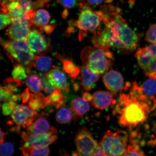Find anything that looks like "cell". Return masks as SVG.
<instances>
[{
    "label": "cell",
    "mask_w": 156,
    "mask_h": 156,
    "mask_svg": "<svg viewBox=\"0 0 156 156\" xmlns=\"http://www.w3.org/2000/svg\"><path fill=\"white\" fill-rule=\"evenodd\" d=\"M121 90L118 102L113 111L121 126L131 129L142 123L147 115L156 107V99L144 93L141 86L134 82L126 83Z\"/></svg>",
    "instance_id": "1"
},
{
    "label": "cell",
    "mask_w": 156,
    "mask_h": 156,
    "mask_svg": "<svg viewBox=\"0 0 156 156\" xmlns=\"http://www.w3.org/2000/svg\"><path fill=\"white\" fill-rule=\"evenodd\" d=\"M104 13V28L93 38L94 45L114 48L130 53L139 44L141 35L133 30L120 15L118 9L109 7Z\"/></svg>",
    "instance_id": "2"
},
{
    "label": "cell",
    "mask_w": 156,
    "mask_h": 156,
    "mask_svg": "<svg viewBox=\"0 0 156 156\" xmlns=\"http://www.w3.org/2000/svg\"><path fill=\"white\" fill-rule=\"evenodd\" d=\"M82 61L93 71L99 74L106 73L112 66L113 55L108 46L87 47L81 51Z\"/></svg>",
    "instance_id": "3"
},
{
    "label": "cell",
    "mask_w": 156,
    "mask_h": 156,
    "mask_svg": "<svg viewBox=\"0 0 156 156\" xmlns=\"http://www.w3.org/2000/svg\"><path fill=\"white\" fill-rule=\"evenodd\" d=\"M81 12L76 25L81 32H90L96 34L101 30L102 23H104V13L102 11H94L86 4L80 5Z\"/></svg>",
    "instance_id": "4"
},
{
    "label": "cell",
    "mask_w": 156,
    "mask_h": 156,
    "mask_svg": "<svg viewBox=\"0 0 156 156\" xmlns=\"http://www.w3.org/2000/svg\"><path fill=\"white\" fill-rule=\"evenodd\" d=\"M129 137L124 130L108 131L105 134L99 145L108 156H123L128 146Z\"/></svg>",
    "instance_id": "5"
},
{
    "label": "cell",
    "mask_w": 156,
    "mask_h": 156,
    "mask_svg": "<svg viewBox=\"0 0 156 156\" xmlns=\"http://www.w3.org/2000/svg\"><path fill=\"white\" fill-rule=\"evenodd\" d=\"M1 42L9 57L14 58L25 66L27 71L34 66L35 56L29 48L26 40H1Z\"/></svg>",
    "instance_id": "6"
},
{
    "label": "cell",
    "mask_w": 156,
    "mask_h": 156,
    "mask_svg": "<svg viewBox=\"0 0 156 156\" xmlns=\"http://www.w3.org/2000/svg\"><path fill=\"white\" fill-rule=\"evenodd\" d=\"M75 142L77 151L73 153L74 156H93L99 145L91 133L85 127L78 129Z\"/></svg>",
    "instance_id": "7"
},
{
    "label": "cell",
    "mask_w": 156,
    "mask_h": 156,
    "mask_svg": "<svg viewBox=\"0 0 156 156\" xmlns=\"http://www.w3.org/2000/svg\"><path fill=\"white\" fill-rule=\"evenodd\" d=\"M32 25L30 17L25 13L24 16L12 21L7 29V34L12 40H26Z\"/></svg>",
    "instance_id": "8"
},
{
    "label": "cell",
    "mask_w": 156,
    "mask_h": 156,
    "mask_svg": "<svg viewBox=\"0 0 156 156\" xmlns=\"http://www.w3.org/2000/svg\"><path fill=\"white\" fill-rule=\"evenodd\" d=\"M37 112L24 105H17L12 113L11 118L17 125L25 129L32 124Z\"/></svg>",
    "instance_id": "9"
},
{
    "label": "cell",
    "mask_w": 156,
    "mask_h": 156,
    "mask_svg": "<svg viewBox=\"0 0 156 156\" xmlns=\"http://www.w3.org/2000/svg\"><path fill=\"white\" fill-rule=\"evenodd\" d=\"M57 138V130L55 127L52 126L47 132L35 134H29L28 139L23 146L27 147L39 145L48 146L55 141Z\"/></svg>",
    "instance_id": "10"
},
{
    "label": "cell",
    "mask_w": 156,
    "mask_h": 156,
    "mask_svg": "<svg viewBox=\"0 0 156 156\" xmlns=\"http://www.w3.org/2000/svg\"><path fill=\"white\" fill-rule=\"evenodd\" d=\"M25 40L34 53H41L46 50L49 46L48 41L45 37L36 30H30Z\"/></svg>",
    "instance_id": "11"
},
{
    "label": "cell",
    "mask_w": 156,
    "mask_h": 156,
    "mask_svg": "<svg viewBox=\"0 0 156 156\" xmlns=\"http://www.w3.org/2000/svg\"><path fill=\"white\" fill-rule=\"evenodd\" d=\"M103 80L107 88L112 93L119 92L124 87V80L122 74L114 70L105 73Z\"/></svg>",
    "instance_id": "12"
},
{
    "label": "cell",
    "mask_w": 156,
    "mask_h": 156,
    "mask_svg": "<svg viewBox=\"0 0 156 156\" xmlns=\"http://www.w3.org/2000/svg\"><path fill=\"white\" fill-rule=\"evenodd\" d=\"M46 75L49 82L54 87L66 92L69 91L67 77L60 68H54L50 70Z\"/></svg>",
    "instance_id": "13"
},
{
    "label": "cell",
    "mask_w": 156,
    "mask_h": 156,
    "mask_svg": "<svg viewBox=\"0 0 156 156\" xmlns=\"http://www.w3.org/2000/svg\"><path fill=\"white\" fill-rule=\"evenodd\" d=\"M81 85L85 91L91 90L100 78V74L95 73L84 65L80 68Z\"/></svg>",
    "instance_id": "14"
},
{
    "label": "cell",
    "mask_w": 156,
    "mask_h": 156,
    "mask_svg": "<svg viewBox=\"0 0 156 156\" xmlns=\"http://www.w3.org/2000/svg\"><path fill=\"white\" fill-rule=\"evenodd\" d=\"M114 102L112 94L108 91H98L93 95L92 105L99 110H103L108 108Z\"/></svg>",
    "instance_id": "15"
},
{
    "label": "cell",
    "mask_w": 156,
    "mask_h": 156,
    "mask_svg": "<svg viewBox=\"0 0 156 156\" xmlns=\"http://www.w3.org/2000/svg\"><path fill=\"white\" fill-rule=\"evenodd\" d=\"M135 56L138 64L144 71L149 67L154 56L152 50L148 46L138 48L136 52Z\"/></svg>",
    "instance_id": "16"
},
{
    "label": "cell",
    "mask_w": 156,
    "mask_h": 156,
    "mask_svg": "<svg viewBox=\"0 0 156 156\" xmlns=\"http://www.w3.org/2000/svg\"><path fill=\"white\" fill-rule=\"evenodd\" d=\"M50 128L47 118L41 116L34 120L32 124L27 126L25 129L29 134H35L47 132Z\"/></svg>",
    "instance_id": "17"
},
{
    "label": "cell",
    "mask_w": 156,
    "mask_h": 156,
    "mask_svg": "<svg viewBox=\"0 0 156 156\" xmlns=\"http://www.w3.org/2000/svg\"><path fill=\"white\" fill-rule=\"evenodd\" d=\"M1 9L3 13H7L11 17L12 21L21 18L25 13L19 1L10 2L5 5L1 6Z\"/></svg>",
    "instance_id": "18"
},
{
    "label": "cell",
    "mask_w": 156,
    "mask_h": 156,
    "mask_svg": "<svg viewBox=\"0 0 156 156\" xmlns=\"http://www.w3.org/2000/svg\"><path fill=\"white\" fill-rule=\"evenodd\" d=\"M71 107L75 114L76 119L78 117L83 116L89 112L90 108L88 101L80 97L76 98L72 101Z\"/></svg>",
    "instance_id": "19"
},
{
    "label": "cell",
    "mask_w": 156,
    "mask_h": 156,
    "mask_svg": "<svg viewBox=\"0 0 156 156\" xmlns=\"http://www.w3.org/2000/svg\"><path fill=\"white\" fill-rule=\"evenodd\" d=\"M61 90L55 88L53 92L46 97L48 105H51L57 109L65 106L67 98L62 94Z\"/></svg>",
    "instance_id": "20"
},
{
    "label": "cell",
    "mask_w": 156,
    "mask_h": 156,
    "mask_svg": "<svg viewBox=\"0 0 156 156\" xmlns=\"http://www.w3.org/2000/svg\"><path fill=\"white\" fill-rule=\"evenodd\" d=\"M28 105L31 109L35 111L43 109L48 105L46 97L40 92L34 93V94H30Z\"/></svg>",
    "instance_id": "21"
},
{
    "label": "cell",
    "mask_w": 156,
    "mask_h": 156,
    "mask_svg": "<svg viewBox=\"0 0 156 156\" xmlns=\"http://www.w3.org/2000/svg\"><path fill=\"white\" fill-rule=\"evenodd\" d=\"M34 66L39 71L46 73L50 71L52 67V58L49 56L44 55L35 56L34 60Z\"/></svg>",
    "instance_id": "22"
},
{
    "label": "cell",
    "mask_w": 156,
    "mask_h": 156,
    "mask_svg": "<svg viewBox=\"0 0 156 156\" xmlns=\"http://www.w3.org/2000/svg\"><path fill=\"white\" fill-rule=\"evenodd\" d=\"M50 18V15L47 11L39 9L35 12L31 23L36 26L43 27L48 24Z\"/></svg>",
    "instance_id": "23"
},
{
    "label": "cell",
    "mask_w": 156,
    "mask_h": 156,
    "mask_svg": "<svg viewBox=\"0 0 156 156\" xmlns=\"http://www.w3.org/2000/svg\"><path fill=\"white\" fill-rule=\"evenodd\" d=\"M24 156H48L50 153V149L47 146L39 145L32 147L23 146L21 148Z\"/></svg>",
    "instance_id": "24"
},
{
    "label": "cell",
    "mask_w": 156,
    "mask_h": 156,
    "mask_svg": "<svg viewBox=\"0 0 156 156\" xmlns=\"http://www.w3.org/2000/svg\"><path fill=\"white\" fill-rule=\"evenodd\" d=\"M55 118L58 123L65 124L75 119V114L72 108L65 107L60 108L56 113Z\"/></svg>",
    "instance_id": "25"
},
{
    "label": "cell",
    "mask_w": 156,
    "mask_h": 156,
    "mask_svg": "<svg viewBox=\"0 0 156 156\" xmlns=\"http://www.w3.org/2000/svg\"><path fill=\"white\" fill-rule=\"evenodd\" d=\"M25 83L29 89L34 93L40 92L43 89L40 77L34 74L29 76L27 77Z\"/></svg>",
    "instance_id": "26"
},
{
    "label": "cell",
    "mask_w": 156,
    "mask_h": 156,
    "mask_svg": "<svg viewBox=\"0 0 156 156\" xmlns=\"http://www.w3.org/2000/svg\"><path fill=\"white\" fill-rule=\"evenodd\" d=\"M63 70L72 79H76L80 72V69L76 66L73 62L67 59H62Z\"/></svg>",
    "instance_id": "27"
},
{
    "label": "cell",
    "mask_w": 156,
    "mask_h": 156,
    "mask_svg": "<svg viewBox=\"0 0 156 156\" xmlns=\"http://www.w3.org/2000/svg\"><path fill=\"white\" fill-rule=\"evenodd\" d=\"M144 92L148 97H154L156 94V80L151 78L146 80L142 86Z\"/></svg>",
    "instance_id": "28"
},
{
    "label": "cell",
    "mask_w": 156,
    "mask_h": 156,
    "mask_svg": "<svg viewBox=\"0 0 156 156\" xmlns=\"http://www.w3.org/2000/svg\"><path fill=\"white\" fill-rule=\"evenodd\" d=\"M3 83L5 88L10 93L13 94L16 90V88L22 86L23 82L21 80L15 79L13 77H9L3 81Z\"/></svg>",
    "instance_id": "29"
},
{
    "label": "cell",
    "mask_w": 156,
    "mask_h": 156,
    "mask_svg": "<svg viewBox=\"0 0 156 156\" xmlns=\"http://www.w3.org/2000/svg\"><path fill=\"white\" fill-rule=\"evenodd\" d=\"M27 70L26 68L20 63L15 64L12 73V77L15 79L19 80H24L27 79Z\"/></svg>",
    "instance_id": "30"
},
{
    "label": "cell",
    "mask_w": 156,
    "mask_h": 156,
    "mask_svg": "<svg viewBox=\"0 0 156 156\" xmlns=\"http://www.w3.org/2000/svg\"><path fill=\"white\" fill-rule=\"evenodd\" d=\"M144 156V152L140 148L139 145L135 142H132L128 145L123 156Z\"/></svg>",
    "instance_id": "31"
},
{
    "label": "cell",
    "mask_w": 156,
    "mask_h": 156,
    "mask_svg": "<svg viewBox=\"0 0 156 156\" xmlns=\"http://www.w3.org/2000/svg\"><path fill=\"white\" fill-rule=\"evenodd\" d=\"M39 77L42 81L44 92L47 94H50L53 92L55 88L52 86L49 82L46 73H40Z\"/></svg>",
    "instance_id": "32"
},
{
    "label": "cell",
    "mask_w": 156,
    "mask_h": 156,
    "mask_svg": "<svg viewBox=\"0 0 156 156\" xmlns=\"http://www.w3.org/2000/svg\"><path fill=\"white\" fill-rule=\"evenodd\" d=\"M14 148L12 144L6 142L1 144L0 152L1 156H10L14 153Z\"/></svg>",
    "instance_id": "33"
},
{
    "label": "cell",
    "mask_w": 156,
    "mask_h": 156,
    "mask_svg": "<svg viewBox=\"0 0 156 156\" xmlns=\"http://www.w3.org/2000/svg\"><path fill=\"white\" fill-rule=\"evenodd\" d=\"M16 106V103L14 101L9 100L5 101L2 107L3 114L5 116L10 115Z\"/></svg>",
    "instance_id": "34"
},
{
    "label": "cell",
    "mask_w": 156,
    "mask_h": 156,
    "mask_svg": "<svg viewBox=\"0 0 156 156\" xmlns=\"http://www.w3.org/2000/svg\"><path fill=\"white\" fill-rule=\"evenodd\" d=\"M145 40L150 43H156V23L148 29L146 33Z\"/></svg>",
    "instance_id": "35"
},
{
    "label": "cell",
    "mask_w": 156,
    "mask_h": 156,
    "mask_svg": "<svg viewBox=\"0 0 156 156\" xmlns=\"http://www.w3.org/2000/svg\"><path fill=\"white\" fill-rule=\"evenodd\" d=\"M12 23V19L7 13L1 12V30L10 25Z\"/></svg>",
    "instance_id": "36"
},
{
    "label": "cell",
    "mask_w": 156,
    "mask_h": 156,
    "mask_svg": "<svg viewBox=\"0 0 156 156\" xmlns=\"http://www.w3.org/2000/svg\"><path fill=\"white\" fill-rule=\"evenodd\" d=\"M11 93L8 91L4 86L1 87V101H5L10 99L12 95Z\"/></svg>",
    "instance_id": "37"
},
{
    "label": "cell",
    "mask_w": 156,
    "mask_h": 156,
    "mask_svg": "<svg viewBox=\"0 0 156 156\" xmlns=\"http://www.w3.org/2000/svg\"><path fill=\"white\" fill-rule=\"evenodd\" d=\"M19 2L25 12L32 9L33 2L32 0H20Z\"/></svg>",
    "instance_id": "38"
},
{
    "label": "cell",
    "mask_w": 156,
    "mask_h": 156,
    "mask_svg": "<svg viewBox=\"0 0 156 156\" xmlns=\"http://www.w3.org/2000/svg\"><path fill=\"white\" fill-rule=\"evenodd\" d=\"M58 2L67 8H72L76 5L77 0H58Z\"/></svg>",
    "instance_id": "39"
},
{
    "label": "cell",
    "mask_w": 156,
    "mask_h": 156,
    "mask_svg": "<svg viewBox=\"0 0 156 156\" xmlns=\"http://www.w3.org/2000/svg\"><path fill=\"white\" fill-rule=\"evenodd\" d=\"M51 0H37L33 2L32 9H37L43 6L45 4L49 2Z\"/></svg>",
    "instance_id": "40"
},
{
    "label": "cell",
    "mask_w": 156,
    "mask_h": 156,
    "mask_svg": "<svg viewBox=\"0 0 156 156\" xmlns=\"http://www.w3.org/2000/svg\"><path fill=\"white\" fill-rule=\"evenodd\" d=\"M29 88H27L25 90L23 91L21 97L22 99V102L23 104H25L28 102V101L30 99V94L29 93Z\"/></svg>",
    "instance_id": "41"
},
{
    "label": "cell",
    "mask_w": 156,
    "mask_h": 156,
    "mask_svg": "<svg viewBox=\"0 0 156 156\" xmlns=\"http://www.w3.org/2000/svg\"><path fill=\"white\" fill-rule=\"evenodd\" d=\"M105 1V0H87V2L93 6L100 5Z\"/></svg>",
    "instance_id": "42"
},
{
    "label": "cell",
    "mask_w": 156,
    "mask_h": 156,
    "mask_svg": "<svg viewBox=\"0 0 156 156\" xmlns=\"http://www.w3.org/2000/svg\"><path fill=\"white\" fill-rule=\"evenodd\" d=\"M55 28V25H46L42 27L41 29L42 31L45 32L47 34H49L51 33Z\"/></svg>",
    "instance_id": "43"
},
{
    "label": "cell",
    "mask_w": 156,
    "mask_h": 156,
    "mask_svg": "<svg viewBox=\"0 0 156 156\" xmlns=\"http://www.w3.org/2000/svg\"><path fill=\"white\" fill-rule=\"evenodd\" d=\"M93 156H106V155L104 151H103L102 148L99 145Z\"/></svg>",
    "instance_id": "44"
},
{
    "label": "cell",
    "mask_w": 156,
    "mask_h": 156,
    "mask_svg": "<svg viewBox=\"0 0 156 156\" xmlns=\"http://www.w3.org/2000/svg\"><path fill=\"white\" fill-rule=\"evenodd\" d=\"M83 98L85 100L88 101H92L93 99V95H91L88 92H86L83 93Z\"/></svg>",
    "instance_id": "45"
},
{
    "label": "cell",
    "mask_w": 156,
    "mask_h": 156,
    "mask_svg": "<svg viewBox=\"0 0 156 156\" xmlns=\"http://www.w3.org/2000/svg\"><path fill=\"white\" fill-rule=\"evenodd\" d=\"M21 98H22V97H21V95L20 94H13L9 100L14 101V102H16L21 100Z\"/></svg>",
    "instance_id": "46"
},
{
    "label": "cell",
    "mask_w": 156,
    "mask_h": 156,
    "mask_svg": "<svg viewBox=\"0 0 156 156\" xmlns=\"http://www.w3.org/2000/svg\"><path fill=\"white\" fill-rule=\"evenodd\" d=\"M149 46L153 51V54L156 58V43L151 44Z\"/></svg>",
    "instance_id": "47"
},
{
    "label": "cell",
    "mask_w": 156,
    "mask_h": 156,
    "mask_svg": "<svg viewBox=\"0 0 156 156\" xmlns=\"http://www.w3.org/2000/svg\"><path fill=\"white\" fill-rule=\"evenodd\" d=\"M5 135V133L3 131L2 129H1V140H0V143H1V144L3 143L4 141Z\"/></svg>",
    "instance_id": "48"
},
{
    "label": "cell",
    "mask_w": 156,
    "mask_h": 156,
    "mask_svg": "<svg viewBox=\"0 0 156 156\" xmlns=\"http://www.w3.org/2000/svg\"><path fill=\"white\" fill-rule=\"evenodd\" d=\"M14 1H19L20 0H1V6L7 4L9 3L10 2Z\"/></svg>",
    "instance_id": "49"
},
{
    "label": "cell",
    "mask_w": 156,
    "mask_h": 156,
    "mask_svg": "<svg viewBox=\"0 0 156 156\" xmlns=\"http://www.w3.org/2000/svg\"><path fill=\"white\" fill-rule=\"evenodd\" d=\"M74 89H75L76 91L79 90V86L78 84L76 83H75L73 86Z\"/></svg>",
    "instance_id": "50"
},
{
    "label": "cell",
    "mask_w": 156,
    "mask_h": 156,
    "mask_svg": "<svg viewBox=\"0 0 156 156\" xmlns=\"http://www.w3.org/2000/svg\"><path fill=\"white\" fill-rule=\"evenodd\" d=\"M113 0H106V2L108 3L112 2Z\"/></svg>",
    "instance_id": "51"
}]
</instances>
